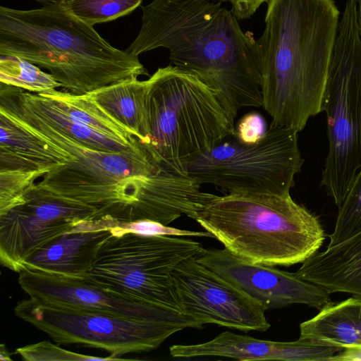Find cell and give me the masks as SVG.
<instances>
[{
	"label": "cell",
	"mask_w": 361,
	"mask_h": 361,
	"mask_svg": "<svg viewBox=\"0 0 361 361\" xmlns=\"http://www.w3.org/2000/svg\"><path fill=\"white\" fill-rule=\"evenodd\" d=\"M141 8L140 32L126 51L166 48L172 65L220 89L235 111L262 106L257 42L231 10L212 0H153Z\"/></svg>",
	"instance_id": "cell-1"
},
{
	"label": "cell",
	"mask_w": 361,
	"mask_h": 361,
	"mask_svg": "<svg viewBox=\"0 0 361 361\" xmlns=\"http://www.w3.org/2000/svg\"><path fill=\"white\" fill-rule=\"evenodd\" d=\"M0 107L65 161L35 183L37 188L93 209L98 219L119 222L153 219L163 165L140 141L120 152L87 147L48 124L15 88L1 96Z\"/></svg>",
	"instance_id": "cell-2"
},
{
	"label": "cell",
	"mask_w": 361,
	"mask_h": 361,
	"mask_svg": "<svg viewBox=\"0 0 361 361\" xmlns=\"http://www.w3.org/2000/svg\"><path fill=\"white\" fill-rule=\"evenodd\" d=\"M257 41L262 107L274 126L298 132L322 112L339 25L334 0H268Z\"/></svg>",
	"instance_id": "cell-3"
},
{
	"label": "cell",
	"mask_w": 361,
	"mask_h": 361,
	"mask_svg": "<svg viewBox=\"0 0 361 361\" xmlns=\"http://www.w3.org/2000/svg\"><path fill=\"white\" fill-rule=\"evenodd\" d=\"M1 55L47 69L64 91L75 95L149 75L137 56L113 47L62 1L30 10L1 6Z\"/></svg>",
	"instance_id": "cell-4"
},
{
	"label": "cell",
	"mask_w": 361,
	"mask_h": 361,
	"mask_svg": "<svg viewBox=\"0 0 361 361\" xmlns=\"http://www.w3.org/2000/svg\"><path fill=\"white\" fill-rule=\"evenodd\" d=\"M194 220L238 257L270 266L302 263L325 239L319 218L290 194L212 193Z\"/></svg>",
	"instance_id": "cell-5"
},
{
	"label": "cell",
	"mask_w": 361,
	"mask_h": 361,
	"mask_svg": "<svg viewBox=\"0 0 361 361\" xmlns=\"http://www.w3.org/2000/svg\"><path fill=\"white\" fill-rule=\"evenodd\" d=\"M144 145L159 164L186 172L188 162L235 135L237 111L222 91L172 64L147 80Z\"/></svg>",
	"instance_id": "cell-6"
},
{
	"label": "cell",
	"mask_w": 361,
	"mask_h": 361,
	"mask_svg": "<svg viewBox=\"0 0 361 361\" xmlns=\"http://www.w3.org/2000/svg\"><path fill=\"white\" fill-rule=\"evenodd\" d=\"M322 110L329 152L321 184L338 207L361 168V37L356 0H347L339 22Z\"/></svg>",
	"instance_id": "cell-7"
},
{
	"label": "cell",
	"mask_w": 361,
	"mask_h": 361,
	"mask_svg": "<svg viewBox=\"0 0 361 361\" xmlns=\"http://www.w3.org/2000/svg\"><path fill=\"white\" fill-rule=\"evenodd\" d=\"M202 249L197 241L176 236L112 235L86 276L118 297L181 312L172 272Z\"/></svg>",
	"instance_id": "cell-8"
},
{
	"label": "cell",
	"mask_w": 361,
	"mask_h": 361,
	"mask_svg": "<svg viewBox=\"0 0 361 361\" xmlns=\"http://www.w3.org/2000/svg\"><path fill=\"white\" fill-rule=\"evenodd\" d=\"M298 133L271 123L257 143L223 141L190 160L185 171L200 183L228 192L290 194L304 162Z\"/></svg>",
	"instance_id": "cell-9"
},
{
	"label": "cell",
	"mask_w": 361,
	"mask_h": 361,
	"mask_svg": "<svg viewBox=\"0 0 361 361\" xmlns=\"http://www.w3.org/2000/svg\"><path fill=\"white\" fill-rule=\"evenodd\" d=\"M16 315L60 345L80 344L108 351L116 357L149 352L187 326L133 319L29 298L17 304Z\"/></svg>",
	"instance_id": "cell-10"
},
{
	"label": "cell",
	"mask_w": 361,
	"mask_h": 361,
	"mask_svg": "<svg viewBox=\"0 0 361 361\" xmlns=\"http://www.w3.org/2000/svg\"><path fill=\"white\" fill-rule=\"evenodd\" d=\"M24 203L0 215V261L20 273L23 262L80 223L97 219L90 207L66 201L35 185Z\"/></svg>",
	"instance_id": "cell-11"
},
{
	"label": "cell",
	"mask_w": 361,
	"mask_h": 361,
	"mask_svg": "<svg viewBox=\"0 0 361 361\" xmlns=\"http://www.w3.org/2000/svg\"><path fill=\"white\" fill-rule=\"evenodd\" d=\"M172 277L181 312L200 326L215 324L243 331L269 329L262 306L195 256L178 264Z\"/></svg>",
	"instance_id": "cell-12"
},
{
	"label": "cell",
	"mask_w": 361,
	"mask_h": 361,
	"mask_svg": "<svg viewBox=\"0 0 361 361\" xmlns=\"http://www.w3.org/2000/svg\"><path fill=\"white\" fill-rule=\"evenodd\" d=\"M195 259L236 286L265 310L293 304L307 305L319 310L331 302L330 293L302 279L296 272L246 261L226 248H203Z\"/></svg>",
	"instance_id": "cell-13"
},
{
	"label": "cell",
	"mask_w": 361,
	"mask_h": 361,
	"mask_svg": "<svg viewBox=\"0 0 361 361\" xmlns=\"http://www.w3.org/2000/svg\"><path fill=\"white\" fill-rule=\"evenodd\" d=\"M18 283L29 298L152 322L182 324L201 329L194 319L164 307L118 297L97 286L88 277L23 270Z\"/></svg>",
	"instance_id": "cell-14"
},
{
	"label": "cell",
	"mask_w": 361,
	"mask_h": 361,
	"mask_svg": "<svg viewBox=\"0 0 361 361\" xmlns=\"http://www.w3.org/2000/svg\"><path fill=\"white\" fill-rule=\"evenodd\" d=\"M339 348L299 337L292 342H278L224 331L205 343L173 345L170 355L176 358L225 357L240 361H331Z\"/></svg>",
	"instance_id": "cell-15"
},
{
	"label": "cell",
	"mask_w": 361,
	"mask_h": 361,
	"mask_svg": "<svg viewBox=\"0 0 361 361\" xmlns=\"http://www.w3.org/2000/svg\"><path fill=\"white\" fill-rule=\"evenodd\" d=\"M109 229L71 231L56 238L23 262L22 270L85 276L107 239Z\"/></svg>",
	"instance_id": "cell-16"
},
{
	"label": "cell",
	"mask_w": 361,
	"mask_h": 361,
	"mask_svg": "<svg viewBox=\"0 0 361 361\" xmlns=\"http://www.w3.org/2000/svg\"><path fill=\"white\" fill-rule=\"evenodd\" d=\"M296 274L329 293H345L361 298V231L315 252L302 262Z\"/></svg>",
	"instance_id": "cell-17"
},
{
	"label": "cell",
	"mask_w": 361,
	"mask_h": 361,
	"mask_svg": "<svg viewBox=\"0 0 361 361\" xmlns=\"http://www.w3.org/2000/svg\"><path fill=\"white\" fill-rule=\"evenodd\" d=\"M300 337L343 348L361 345V298L328 303L300 324Z\"/></svg>",
	"instance_id": "cell-18"
},
{
	"label": "cell",
	"mask_w": 361,
	"mask_h": 361,
	"mask_svg": "<svg viewBox=\"0 0 361 361\" xmlns=\"http://www.w3.org/2000/svg\"><path fill=\"white\" fill-rule=\"evenodd\" d=\"M147 80L135 78L104 87L87 95L145 145L147 141Z\"/></svg>",
	"instance_id": "cell-19"
},
{
	"label": "cell",
	"mask_w": 361,
	"mask_h": 361,
	"mask_svg": "<svg viewBox=\"0 0 361 361\" xmlns=\"http://www.w3.org/2000/svg\"><path fill=\"white\" fill-rule=\"evenodd\" d=\"M18 97L48 124L63 135L90 149L106 152H120L133 147L117 137L103 133L71 118L57 109L46 97L16 87Z\"/></svg>",
	"instance_id": "cell-20"
},
{
	"label": "cell",
	"mask_w": 361,
	"mask_h": 361,
	"mask_svg": "<svg viewBox=\"0 0 361 361\" xmlns=\"http://www.w3.org/2000/svg\"><path fill=\"white\" fill-rule=\"evenodd\" d=\"M47 98L52 104L71 118L81 123L117 137L130 144L138 140L87 94L75 95L55 90L37 93Z\"/></svg>",
	"instance_id": "cell-21"
},
{
	"label": "cell",
	"mask_w": 361,
	"mask_h": 361,
	"mask_svg": "<svg viewBox=\"0 0 361 361\" xmlns=\"http://www.w3.org/2000/svg\"><path fill=\"white\" fill-rule=\"evenodd\" d=\"M0 149L45 164H65L63 158L43 140L20 125L0 108Z\"/></svg>",
	"instance_id": "cell-22"
},
{
	"label": "cell",
	"mask_w": 361,
	"mask_h": 361,
	"mask_svg": "<svg viewBox=\"0 0 361 361\" xmlns=\"http://www.w3.org/2000/svg\"><path fill=\"white\" fill-rule=\"evenodd\" d=\"M0 82L40 93L61 87L49 73L19 56H0Z\"/></svg>",
	"instance_id": "cell-23"
},
{
	"label": "cell",
	"mask_w": 361,
	"mask_h": 361,
	"mask_svg": "<svg viewBox=\"0 0 361 361\" xmlns=\"http://www.w3.org/2000/svg\"><path fill=\"white\" fill-rule=\"evenodd\" d=\"M143 0H62L68 11L94 26L130 14Z\"/></svg>",
	"instance_id": "cell-24"
},
{
	"label": "cell",
	"mask_w": 361,
	"mask_h": 361,
	"mask_svg": "<svg viewBox=\"0 0 361 361\" xmlns=\"http://www.w3.org/2000/svg\"><path fill=\"white\" fill-rule=\"evenodd\" d=\"M327 247H331L361 231V168L340 207Z\"/></svg>",
	"instance_id": "cell-25"
},
{
	"label": "cell",
	"mask_w": 361,
	"mask_h": 361,
	"mask_svg": "<svg viewBox=\"0 0 361 361\" xmlns=\"http://www.w3.org/2000/svg\"><path fill=\"white\" fill-rule=\"evenodd\" d=\"M52 168L0 170V215L24 203L25 196L35 185V180L43 177Z\"/></svg>",
	"instance_id": "cell-26"
},
{
	"label": "cell",
	"mask_w": 361,
	"mask_h": 361,
	"mask_svg": "<svg viewBox=\"0 0 361 361\" xmlns=\"http://www.w3.org/2000/svg\"><path fill=\"white\" fill-rule=\"evenodd\" d=\"M106 226L111 231L113 235H121L127 233H133L144 235L213 238L212 234L207 231H193L183 230L149 219H142L129 222H119L106 219Z\"/></svg>",
	"instance_id": "cell-27"
},
{
	"label": "cell",
	"mask_w": 361,
	"mask_h": 361,
	"mask_svg": "<svg viewBox=\"0 0 361 361\" xmlns=\"http://www.w3.org/2000/svg\"><path fill=\"white\" fill-rule=\"evenodd\" d=\"M16 353L27 361L62 360H116L120 358L109 356L100 357L69 351L49 341H42L17 348Z\"/></svg>",
	"instance_id": "cell-28"
},
{
	"label": "cell",
	"mask_w": 361,
	"mask_h": 361,
	"mask_svg": "<svg viewBox=\"0 0 361 361\" xmlns=\"http://www.w3.org/2000/svg\"><path fill=\"white\" fill-rule=\"evenodd\" d=\"M267 131L266 121L258 112L243 116L237 124L235 135L243 144L254 145L259 142Z\"/></svg>",
	"instance_id": "cell-29"
},
{
	"label": "cell",
	"mask_w": 361,
	"mask_h": 361,
	"mask_svg": "<svg viewBox=\"0 0 361 361\" xmlns=\"http://www.w3.org/2000/svg\"><path fill=\"white\" fill-rule=\"evenodd\" d=\"M357 361L361 360V345H356L343 348L337 353L332 361Z\"/></svg>",
	"instance_id": "cell-30"
},
{
	"label": "cell",
	"mask_w": 361,
	"mask_h": 361,
	"mask_svg": "<svg viewBox=\"0 0 361 361\" xmlns=\"http://www.w3.org/2000/svg\"><path fill=\"white\" fill-rule=\"evenodd\" d=\"M0 360L11 361L12 359L10 356V353L6 348L4 344L0 345Z\"/></svg>",
	"instance_id": "cell-31"
},
{
	"label": "cell",
	"mask_w": 361,
	"mask_h": 361,
	"mask_svg": "<svg viewBox=\"0 0 361 361\" xmlns=\"http://www.w3.org/2000/svg\"><path fill=\"white\" fill-rule=\"evenodd\" d=\"M357 2V20L360 35L361 37V0H356Z\"/></svg>",
	"instance_id": "cell-32"
},
{
	"label": "cell",
	"mask_w": 361,
	"mask_h": 361,
	"mask_svg": "<svg viewBox=\"0 0 361 361\" xmlns=\"http://www.w3.org/2000/svg\"><path fill=\"white\" fill-rule=\"evenodd\" d=\"M34 1H36L39 2V4H41L42 6H44V5L57 3V2L61 1L62 0H34Z\"/></svg>",
	"instance_id": "cell-33"
},
{
	"label": "cell",
	"mask_w": 361,
	"mask_h": 361,
	"mask_svg": "<svg viewBox=\"0 0 361 361\" xmlns=\"http://www.w3.org/2000/svg\"><path fill=\"white\" fill-rule=\"evenodd\" d=\"M212 1H221V2H227V1L231 2V0H212Z\"/></svg>",
	"instance_id": "cell-34"
}]
</instances>
